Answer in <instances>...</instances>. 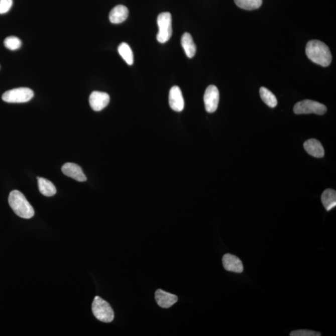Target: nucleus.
<instances>
[{"label":"nucleus","instance_id":"10","mask_svg":"<svg viewBox=\"0 0 336 336\" xmlns=\"http://www.w3.org/2000/svg\"><path fill=\"white\" fill-rule=\"evenodd\" d=\"M62 171L65 175L70 177L79 182L87 181L84 172L79 165L75 163H67L62 167Z\"/></svg>","mask_w":336,"mask_h":336},{"label":"nucleus","instance_id":"14","mask_svg":"<svg viewBox=\"0 0 336 336\" xmlns=\"http://www.w3.org/2000/svg\"><path fill=\"white\" fill-rule=\"evenodd\" d=\"M129 16V10L124 5H117L111 10L109 14V20L114 24H120L127 20Z\"/></svg>","mask_w":336,"mask_h":336},{"label":"nucleus","instance_id":"20","mask_svg":"<svg viewBox=\"0 0 336 336\" xmlns=\"http://www.w3.org/2000/svg\"><path fill=\"white\" fill-rule=\"evenodd\" d=\"M234 2L239 8L246 10L258 9L262 5V0H234Z\"/></svg>","mask_w":336,"mask_h":336},{"label":"nucleus","instance_id":"16","mask_svg":"<svg viewBox=\"0 0 336 336\" xmlns=\"http://www.w3.org/2000/svg\"><path fill=\"white\" fill-rule=\"evenodd\" d=\"M321 200L325 210L329 211L336 206V192L335 190L327 189L322 192Z\"/></svg>","mask_w":336,"mask_h":336},{"label":"nucleus","instance_id":"3","mask_svg":"<svg viewBox=\"0 0 336 336\" xmlns=\"http://www.w3.org/2000/svg\"><path fill=\"white\" fill-rule=\"evenodd\" d=\"M92 309L93 315L99 321L108 323L114 319V312L110 304L100 297H95Z\"/></svg>","mask_w":336,"mask_h":336},{"label":"nucleus","instance_id":"5","mask_svg":"<svg viewBox=\"0 0 336 336\" xmlns=\"http://www.w3.org/2000/svg\"><path fill=\"white\" fill-rule=\"evenodd\" d=\"M34 97V92L30 88L20 87L7 91L2 95L3 100L7 103H26Z\"/></svg>","mask_w":336,"mask_h":336},{"label":"nucleus","instance_id":"4","mask_svg":"<svg viewBox=\"0 0 336 336\" xmlns=\"http://www.w3.org/2000/svg\"><path fill=\"white\" fill-rule=\"evenodd\" d=\"M159 28L156 38L159 43H165L169 40L172 36V17L169 12L161 13L157 19Z\"/></svg>","mask_w":336,"mask_h":336},{"label":"nucleus","instance_id":"2","mask_svg":"<svg viewBox=\"0 0 336 336\" xmlns=\"http://www.w3.org/2000/svg\"><path fill=\"white\" fill-rule=\"evenodd\" d=\"M9 202L12 210L19 217L29 219L35 215L32 205L28 201L24 194L18 190L10 192Z\"/></svg>","mask_w":336,"mask_h":336},{"label":"nucleus","instance_id":"9","mask_svg":"<svg viewBox=\"0 0 336 336\" xmlns=\"http://www.w3.org/2000/svg\"><path fill=\"white\" fill-rule=\"evenodd\" d=\"M169 103L174 111L180 112L184 110V98L178 86H173L169 91Z\"/></svg>","mask_w":336,"mask_h":336},{"label":"nucleus","instance_id":"1","mask_svg":"<svg viewBox=\"0 0 336 336\" xmlns=\"http://www.w3.org/2000/svg\"><path fill=\"white\" fill-rule=\"evenodd\" d=\"M306 54L312 62L322 67L329 66L331 63L332 55L330 49L321 41H309L306 45Z\"/></svg>","mask_w":336,"mask_h":336},{"label":"nucleus","instance_id":"22","mask_svg":"<svg viewBox=\"0 0 336 336\" xmlns=\"http://www.w3.org/2000/svg\"><path fill=\"white\" fill-rule=\"evenodd\" d=\"M291 336H319L321 334L320 332L313 331V330L307 329H300L294 330L290 334Z\"/></svg>","mask_w":336,"mask_h":336},{"label":"nucleus","instance_id":"8","mask_svg":"<svg viewBox=\"0 0 336 336\" xmlns=\"http://www.w3.org/2000/svg\"><path fill=\"white\" fill-rule=\"evenodd\" d=\"M110 102V96L105 92L94 91L91 93L89 103L92 110L99 111L103 110Z\"/></svg>","mask_w":336,"mask_h":336},{"label":"nucleus","instance_id":"18","mask_svg":"<svg viewBox=\"0 0 336 336\" xmlns=\"http://www.w3.org/2000/svg\"><path fill=\"white\" fill-rule=\"evenodd\" d=\"M118 51L120 55L128 64L132 66L134 64V54L129 44L126 43H121L119 46Z\"/></svg>","mask_w":336,"mask_h":336},{"label":"nucleus","instance_id":"7","mask_svg":"<svg viewBox=\"0 0 336 336\" xmlns=\"http://www.w3.org/2000/svg\"><path fill=\"white\" fill-rule=\"evenodd\" d=\"M205 110L208 113H213L217 110L219 102V92L216 86L207 87L204 95Z\"/></svg>","mask_w":336,"mask_h":336},{"label":"nucleus","instance_id":"17","mask_svg":"<svg viewBox=\"0 0 336 336\" xmlns=\"http://www.w3.org/2000/svg\"><path fill=\"white\" fill-rule=\"evenodd\" d=\"M39 189L41 194L47 197L53 196L57 190L53 182L43 178H38Z\"/></svg>","mask_w":336,"mask_h":336},{"label":"nucleus","instance_id":"6","mask_svg":"<svg viewBox=\"0 0 336 336\" xmlns=\"http://www.w3.org/2000/svg\"><path fill=\"white\" fill-rule=\"evenodd\" d=\"M294 114H315L322 116L327 111V107L323 104L311 100H304L299 101L294 106Z\"/></svg>","mask_w":336,"mask_h":336},{"label":"nucleus","instance_id":"13","mask_svg":"<svg viewBox=\"0 0 336 336\" xmlns=\"http://www.w3.org/2000/svg\"><path fill=\"white\" fill-rule=\"evenodd\" d=\"M304 148L309 155L317 158L324 156V150L321 143L316 139H309L304 143Z\"/></svg>","mask_w":336,"mask_h":336},{"label":"nucleus","instance_id":"19","mask_svg":"<svg viewBox=\"0 0 336 336\" xmlns=\"http://www.w3.org/2000/svg\"><path fill=\"white\" fill-rule=\"evenodd\" d=\"M260 94L262 100L271 108H275L277 105L278 100L275 95L267 88L262 87L260 89Z\"/></svg>","mask_w":336,"mask_h":336},{"label":"nucleus","instance_id":"21","mask_svg":"<svg viewBox=\"0 0 336 336\" xmlns=\"http://www.w3.org/2000/svg\"><path fill=\"white\" fill-rule=\"evenodd\" d=\"M4 45L10 50L15 51L21 48L22 42L19 38L15 37V36H10V37L5 39Z\"/></svg>","mask_w":336,"mask_h":336},{"label":"nucleus","instance_id":"12","mask_svg":"<svg viewBox=\"0 0 336 336\" xmlns=\"http://www.w3.org/2000/svg\"><path fill=\"white\" fill-rule=\"evenodd\" d=\"M155 299L159 306L163 308H169L178 300V297L173 294L158 289L155 293Z\"/></svg>","mask_w":336,"mask_h":336},{"label":"nucleus","instance_id":"23","mask_svg":"<svg viewBox=\"0 0 336 336\" xmlns=\"http://www.w3.org/2000/svg\"><path fill=\"white\" fill-rule=\"evenodd\" d=\"M13 5V0H0V14H5L10 11Z\"/></svg>","mask_w":336,"mask_h":336},{"label":"nucleus","instance_id":"11","mask_svg":"<svg viewBox=\"0 0 336 336\" xmlns=\"http://www.w3.org/2000/svg\"><path fill=\"white\" fill-rule=\"evenodd\" d=\"M222 264L227 271L237 273L243 272V264L241 259L235 255L230 254L224 255L222 258Z\"/></svg>","mask_w":336,"mask_h":336},{"label":"nucleus","instance_id":"15","mask_svg":"<svg viewBox=\"0 0 336 336\" xmlns=\"http://www.w3.org/2000/svg\"><path fill=\"white\" fill-rule=\"evenodd\" d=\"M181 45L184 49L185 53L189 58H192L196 53V46L194 44L191 35L188 33H185L181 38Z\"/></svg>","mask_w":336,"mask_h":336}]
</instances>
